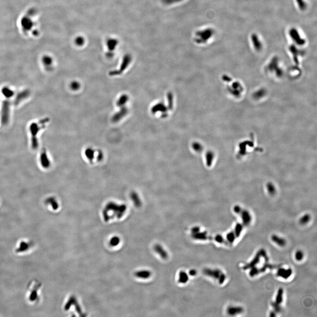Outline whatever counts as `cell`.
Segmentation results:
<instances>
[{"mask_svg": "<svg viewBox=\"0 0 317 317\" xmlns=\"http://www.w3.org/2000/svg\"><path fill=\"white\" fill-rule=\"evenodd\" d=\"M310 216L309 215H306L304 216L300 219V222L302 224H307V222H309V220H310Z\"/></svg>", "mask_w": 317, "mask_h": 317, "instance_id": "23", "label": "cell"}, {"mask_svg": "<svg viewBox=\"0 0 317 317\" xmlns=\"http://www.w3.org/2000/svg\"><path fill=\"white\" fill-rule=\"evenodd\" d=\"M272 240L280 247H283L285 245L286 242L285 240L282 237H279L276 235H274L271 237Z\"/></svg>", "mask_w": 317, "mask_h": 317, "instance_id": "10", "label": "cell"}, {"mask_svg": "<svg viewBox=\"0 0 317 317\" xmlns=\"http://www.w3.org/2000/svg\"><path fill=\"white\" fill-rule=\"evenodd\" d=\"M196 274H197V272L196 270H191L189 272V275L191 276H194L196 275Z\"/></svg>", "mask_w": 317, "mask_h": 317, "instance_id": "26", "label": "cell"}, {"mask_svg": "<svg viewBox=\"0 0 317 317\" xmlns=\"http://www.w3.org/2000/svg\"><path fill=\"white\" fill-rule=\"evenodd\" d=\"M243 308L240 307H230L227 308V312L230 315H235L243 312Z\"/></svg>", "mask_w": 317, "mask_h": 317, "instance_id": "6", "label": "cell"}, {"mask_svg": "<svg viewBox=\"0 0 317 317\" xmlns=\"http://www.w3.org/2000/svg\"><path fill=\"white\" fill-rule=\"evenodd\" d=\"M128 100V97L126 95H123L120 97L117 102V105L120 107L124 106Z\"/></svg>", "mask_w": 317, "mask_h": 317, "instance_id": "15", "label": "cell"}, {"mask_svg": "<svg viewBox=\"0 0 317 317\" xmlns=\"http://www.w3.org/2000/svg\"><path fill=\"white\" fill-rule=\"evenodd\" d=\"M292 273L293 271L291 269L280 268L277 271V275L278 277L287 279L292 275Z\"/></svg>", "mask_w": 317, "mask_h": 317, "instance_id": "4", "label": "cell"}, {"mask_svg": "<svg viewBox=\"0 0 317 317\" xmlns=\"http://www.w3.org/2000/svg\"><path fill=\"white\" fill-rule=\"evenodd\" d=\"M136 275L137 277L142 279H147L151 277V272L150 270H142L136 273Z\"/></svg>", "mask_w": 317, "mask_h": 317, "instance_id": "11", "label": "cell"}, {"mask_svg": "<svg viewBox=\"0 0 317 317\" xmlns=\"http://www.w3.org/2000/svg\"><path fill=\"white\" fill-rule=\"evenodd\" d=\"M226 238L229 243H233L236 239V237L234 232H231L229 233L226 235Z\"/></svg>", "mask_w": 317, "mask_h": 317, "instance_id": "16", "label": "cell"}, {"mask_svg": "<svg viewBox=\"0 0 317 317\" xmlns=\"http://www.w3.org/2000/svg\"><path fill=\"white\" fill-rule=\"evenodd\" d=\"M80 87V84L77 82H72L71 85V88L74 90H78Z\"/></svg>", "mask_w": 317, "mask_h": 317, "instance_id": "24", "label": "cell"}, {"mask_svg": "<svg viewBox=\"0 0 317 317\" xmlns=\"http://www.w3.org/2000/svg\"><path fill=\"white\" fill-rule=\"evenodd\" d=\"M204 273L205 275L218 280L219 283L222 284L224 283L226 279V276L222 271L219 269H212L206 268L204 270Z\"/></svg>", "mask_w": 317, "mask_h": 317, "instance_id": "1", "label": "cell"}, {"mask_svg": "<svg viewBox=\"0 0 317 317\" xmlns=\"http://www.w3.org/2000/svg\"><path fill=\"white\" fill-rule=\"evenodd\" d=\"M261 256H261L260 251L258 252V253H257L255 256L254 258L252 260L250 263L244 266V269H251L254 267H255L256 266V265H257L260 263Z\"/></svg>", "mask_w": 317, "mask_h": 317, "instance_id": "3", "label": "cell"}, {"mask_svg": "<svg viewBox=\"0 0 317 317\" xmlns=\"http://www.w3.org/2000/svg\"><path fill=\"white\" fill-rule=\"evenodd\" d=\"M154 250L158 255L164 260H166L168 258V254L164 247L159 244H157L154 247Z\"/></svg>", "mask_w": 317, "mask_h": 317, "instance_id": "2", "label": "cell"}, {"mask_svg": "<svg viewBox=\"0 0 317 317\" xmlns=\"http://www.w3.org/2000/svg\"><path fill=\"white\" fill-rule=\"evenodd\" d=\"M126 109L125 108H122L120 111L115 115L114 116L113 120H115L116 122L119 121V120H120L121 118L124 116L126 114Z\"/></svg>", "mask_w": 317, "mask_h": 317, "instance_id": "13", "label": "cell"}, {"mask_svg": "<svg viewBox=\"0 0 317 317\" xmlns=\"http://www.w3.org/2000/svg\"><path fill=\"white\" fill-rule=\"evenodd\" d=\"M181 0H164V2L166 4H171L172 3L178 2Z\"/></svg>", "mask_w": 317, "mask_h": 317, "instance_id": "25", "label": "cell"}, {"mask_svg": "<svg viewBox=\"0 0 317 317\" xmlns=\"http://www.w3.org/2000/svg\"><path fill=\"white\" fill-rule=\"evenodd\" d=\"M192 237L193 239L197 240H205L209 238L207 236V233L206 232H197V233H193L192 234Z\"/></svg>", "mask_w": 317, "mask_h": 317, "instance_id": "8", "label": "cell"}, {"mask_svg": "<svg viewBox=\"0 0 317 317\" xmlns=\"http://www.w3.org/2000/svg\"><path fill=\"white\" fill-rule=\"evenodd\" d=\"M130 61V57L128 55H126L125 56L123 59L121 67L119 70L117 71L116 72H112L111 73V75L112 76L118 75V74H120L123 72V70L126 68L127 66L128 65Z\"/></svg>", "mask_w": 317, "mask_h": 317, "instance_id": "5", "label": "cell"}, {"mask_svg": "<svg viewBox=\"0 0 317 317\" xmlns=\"http://www.w3.org/2000/svg\"><path fill=\"white\" fill-rule=\"evenodd\" d=\"M75 42L77 46L78 47H81L84 44L85 40L84 38L82 36H78L75 39Z\"/></svg>", "mask_w": 317, "mask_h": 317, "instance_id": "18", "label": "cell"}, {"mask_svg": "<svg viewBox=\"0 0 317 317\" xmlns=\"http://www.w3.org/2000/svg\"><path fill=\"white\" fill-rule=\"evenodd\" d=\"M242 218L243 222L244 224L245 225H248L251 222V216L248 213H244L242 214Z\"/></svg>", "mask_w": 317, "mask_h": 317, "instance_id": "14", "label": "cell"}, {"mask_svg": "<svg viewBox=\"0 0 317 317\" xmlns=\"http://www.w3.org/2000/svg\"><path fill=\"white\" fill-rule=\"evenodd\" d=\"M271 305L272 306L273 308H274L275 312H280L281 311L282 309H281L280 305H278V304H277L275 302H273L271 303Z\"/></svg>", "mask_w": 317, "mask_h": 317, "instance_id": "21", "label": "cell"}, {"mask_svg": "<svg viewBox=\"0 0 317 317\" xmlns=\"http://www.w3.org/2000/svg\"><path fill=\"white\" fill-rule=\"evenodd\" d=\"M283 289H279L276 295L275 302L278 305H280L283 301Z\"/></svg>", "mask_w": 317, "mask_h": 317, "instance_id": "12", "label": "cell"}, {"mask_svg": "<svg viewBox=\"0 0 317 317\" xmlns=\"http://www.w3.org/2000/svg\"><path fill=\"white\" fill-rule=\"evenodd\" d=\"M118 44V40L116 38H109L107 41V46L108 50L110 52L113 51L116 48Z\"/></svg>", "mask_w": 317, "mask_h": 317, "instance_id": "7", "label": "cell"}, {"mask_svg": "<svg viewBox=\"0 0 317 317\" xmlns=\"http://www.w3.org/2000/svg\"><path fill=\"white\" fill-rule=\"evenodd\" d=\"M242 230V225L241 224H237L236 225L235 230H234V233L235 234V236H236V238H238V237H239L240 236Z\"/></svg>", "mask_w": 317, "mask_h": 317, "instance_id": "17", "label": "cell"}, {"mask_svg": "<svg viewBox=\"0 0 317 317\" xmlns=\"http://www.w3.org/2000/svg\"><path fill=\"white\" fill-rule=\"evenodd\" d=\"M295 260L297 261H300L303 259H304V253L302 251H300V250H299L295 252Z\"/></svg>", "mask_w": 317, "mask_h": 317, "instance_id": "19", "label": "cell"}, {"mask_svg": "<svg viewBox=\"0 0 317 317\" xmlns=\"http://www.w3.org/2000/svg\"><path fill=\"white\" fill-rule=\"evenodd\" d=\"M189 280V275L184 271H181L178 275V281L179 283L185 284L187 283Z\"/></svg>", "mask_w": 317, "mask_h": 317, "instance_id": "9", "label": "cell"}, {"mask_svg": "<svg viewBox=\"0 0 317 317\" xmlns=\"http://www.w3.org/2000/svg\"><path fill=\"white\" fill-rule=\"evenodd\" d=\"M260 273V271L259 268H256L255 266V267L251 268V270L249 273V275L251 277H253V276L256 275Z\"/></svg>", "mask_w": 317, "mask_h": 317, "instance_id": "20", "label": "cell"}, {"mask_svg": "<svg viewBox=\"0 0 317 317\" xmlns=\"http://www.w3.org/2000/svg\"><path fill=\"white\" fill-rule=\"evenodd\" d=\"M276 316V312H274V311H271L270 314V317H275Z\"/></svg>", "mask_w": 317, "mask_h": 317, "instance_id": "27", "label": "cell"}, {"mask_svg": "<svg viewBox=\"0 0 317 317\" xmlns=\"http://www.w3.org/2000/svg\"><path fill=\"white\" fill-rule=\"evenodd\" d=\"M215 241L219 244H223L225 242L224 237L220 235H217L215 237Z\"/></svg>", "mask_w": 317, "mask_h": 317, "instance_id": "22", "label": "cell"}]
</instances>
